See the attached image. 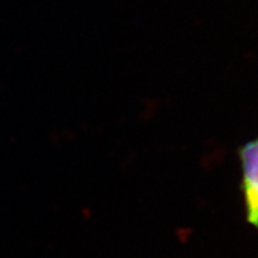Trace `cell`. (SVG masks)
Returning a JSON list of instances; mask_svg holds the SVG:
<instances>
[{
	"label": "cell",
	"instance_id": "obj_1",
	"mask_svg": "<svg viewBox=\"0 0 258 258\" xmlns=\"http://www.w3.org/2000/svg\"><path fill=\"white\" fill-rule=\"evenodd\" d=\"M242 167L241 189L243 194L246 221L258 228V138L239 150Z\"/></svg>",
	"mask_w": 258,
	"mask_h": 258
}]
</instances>
